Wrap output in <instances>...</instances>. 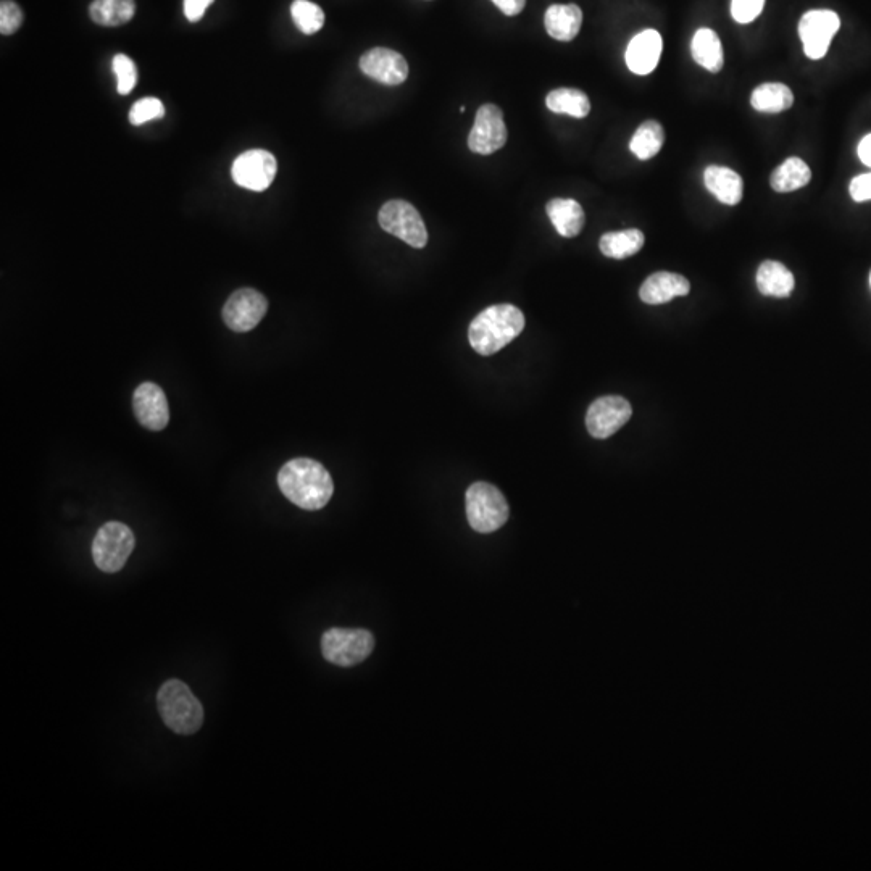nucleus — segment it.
Segmentation results:
<instances>
[{"label": "nucleus", "instance_id": "cd10ccee", "mask_svg": "<svg viewBox=\"0 0 871 871\" xmlns=\"http://www.w3.org/2000/svg\"><path fill=\"white\" fill-rule=\"evenodd\" d=\"M294 25L304 34H315L325 25V13L309 0H294L291 5Z\"/></svg>", "mask_w": 871, "mask_h": 871}, {"label": "nucleus", "instance_id": "7ed1b4c3", "mask_svg": "<svg viewBox=\"0 0 871 871\" xmlns=\"http://www.w3.org/2000/svg\"><path fill=\"white\" fill-rule=\"evenodd\" d=\"M160 717L163 723L176 734L197 733L204 723V709L188 684L180 680H168L160 686L157 694Z\"/></svg>", "mask_w": 871, "mask_h": 871}, {"label": "nucleus", "instance_id": "4468645a", "mask_svg": "<svg viewBox=\"0 0 871 871\" xmlns=\"http://www.w3.org/2000/svg\"><path fill=\"white\" fill-rule=\"evenodd\" d=\"M134 415L144 428L162 431L170 421L167 396L155 383H142L133 396Z\"/></svg>", "mask_w": 871, "mask_h": 871}, {"label": "nucleus", "instance_id": "72a5a7b5", "mask_svg": "<svg viewBox=\"0 0 871 871\" xmlns=\"http://www.w3.org/2000/svg\"><path fill=\"white\" fill-rule=\"evenodd\" d=\"M213 2L215 0H184V15L191 23H196L204 17L205 10L209 9Z\"/></svg>", "mask_w": 871, "mask_h": 871}, {"label": "nucleus", "instance_id": "5701e85b", "mask_svg": "<svg viewBox=\"0 0 871 871\" xmlns=\"http://www.w3.org/2000/svg\"><path fill=\"white\" fill-rule=\"evenodd\" d=\"M812 180V170L804 160L791 157L771 173L770 184L773 191L792 192L804 188Z\"/></svg>", "mask_w": 871, "mask_h": 871}, {"label": "nucleus", "instance_id": "20e7f679", "mask_svg": "<svg viewBox=\"0 0 871 871\" xmlns=\"http://www.w3.org/2000/svg\"><path fill=\"white\" fill-rule=\"evenodd\" d=\"M465 501H467L468 523L478 533H494L509 520L510 509L507 499L492 484L484 481L471 484Z\"/></svg>", "mask_w": 871, "mask_h": 871}, {"label": "nucleus", "instance_id": "473e14b6", "mask_svg": "<svg viewBox=\"0 0 871 871\" xmlns=\"http://www.w3.org/2000/svg\"><path fill=\"white\" fill-rule=\"evenodd\" d=\"M849 192L855 202L871 201V173L855 176L849 186Z\"/></svg>", "mask_w": 871, "mask_h": 871}, {"label": "nucleus", "instance_id": "0eeeda50", "mask_svg": "<svg viewBox=\"0 0 871 871\" xmlns=\"http://www.w3.org/2000/svg\"><path fill=\"white\" fill-rule=\"evenodd\" d=\"M378 220L386 233L402 239L415 249H423L428 242L425 221L409 202L399 201V199L386 202L381 207Z\"/></svg>", "mask_w": 871, "mask_h": 871}, {"label": "nucleus", "instance_id": "6ab92c4d", "mask_svg": "<svg viewBox=\"0 0 871 871\" xmlns=\"http://www.w3.org/2000/svg\"><path fill=\"white\" fill-rule=\"evenodd\" d=\"M547 215L554 223L555 230L563 238H575L583 231L584 210L573 199H552L546 207Z\"/></svg>", "mask_w": 871, "mask_h": 871}, {"label": "nucleus", "instance_id": "6e6552de", "mask_svg": "<svg viewBox=\"0 0 871 871\" xmlns=\"http://www.w3.org/2000/svg\"><path fill=\"white\" fill-rule=\"evenodd\" d=\"M841 28L839 15L833 10H810L799 23V36L809 59L820 60L830 51L831 41Z\"/></svg>", "mask_w": 871, "mask_h": 871}, {"label": "nucleus", "instance_id": "f704fd0d", "mask_svg": "<svg viewBox=\"0 0 871 871\" xmlns=\"http://www.w3.org/2000/svg\"><path fill=\"white\" fill-rule=\"evenodd\" d=\"M507 17H515L525 9L526 0H491Z\"/></svg>", "mask_w": 871, "mask_h": 871}, {"label": "nucleus", "instance_id": "bb28decb", "mask_svg": "<svg viewBox=\"0 0 871 871\" xmlns=\"http://www.w3.org/2000/svg\"><path fill=\"white\" fill-rule=\"evenodd\" d=\"M665 142V131L659 121H644L630 142V149L639 160H649L659 154Z\"/></svg>", "mask_w": 871, "mask_h": 871}, {"label": "nucleus", "instance_id": "412c9836", "mask_svg": "<svg viewBox=\"0 0 871 871\" xmlns=\"http://www.w3.org/2000/svg\"><path fill=\"white\" fill-rule=\"evenodd\" d=\"M692 59L710 73H718L725 65L723 46L715 31L702 28L694 34L691 42Z\"/></svg>", "mask_w": 871, "mask_h": 871}, {"label": "nucleus", "instance_id": "a878e982", "mask_svg": "<svg viewBox=\"0 0 871 871\" xmlns=\"http://www.w3.org/2000/svg\"><path fill=\"white\" fill-rule=\"evenodd\" d=\"M546 105L551 112L565 113L575 118L588 117L591 112L589 97L580 89H555L546 97Z\"/></svg>", "mask_w": 871, "mask_h": 871}, {"label": "nucleus", "instance_id": "9d476101", "mask_svg": "<svg viewBox=\"0 0 871 871\" xmlns=\"http://www.w3.org/2000/svg\"><path fill=\"white\" fill-rule=\"evenodd\" d=\"M278 163L275 155L262 149H254L239 155L234 160L231 176L234 183L249 191L262 192L275 181Z\"/></svg>", "mask_w": 871, "mask_h": 871}, {"label": "nucleus", "instance_id": "ddd939ff", "mask_svg": "<svg viewBox=\"0 0 871 871\" xmlns=\"http://www.w3.org/2000/svg\"><path fill=\"white\" fill-rule=\"evenodd\" d=\"M360 70L378 83L397 86L409 78V63L399 52L375 47L365 52L360 59Z\"/></svg>", "mask_w": 871, "mask_h": 871}, {"label": "nucleus", "instance_id": "aec40b11", "mask_svg": "<svg viewBox=\"0 0 871 871\" xmlns=\"http://www.w3.org/2000/svg\"><path fill=\"white\" fill-rule=\"evenodd\" d=\"M796 286L794 275L783 263L767 260L757 270V288L763 296L783 297L791 296L792 289Z\"/></svg>", "mask_w": 871, "mask_h": 871}, {"label": "nucleus", "instance_id": "b1692460", "mask_svg": "<svg viewBox=\"0 0 871 871\" xmlns=\"http://www.w3.org/2000/svg\"><path fill=\"white\" fill-rule=\"evenodd\" d=\"M794 104V94L786 84L765 83L754 89L751 105L757 112L781 113L791 109Z\"/></svg>", "mask_w": 871, "mask_h": 871}, {"label": "nucleus", "instance_id": "4be33fe9", "mask_svg": "<svg viewBox=\"0 0 871 871\" xmlns=\"http://www.w3.org/2000/svg\"><path fill=\"white\" fill-rule=\"evenodd\" d=\"M644 233L636 228L605 233L599 242L602 254L609 259L623 260L638 254L644 247Z\"/></svg>", "mask_w": 871, "mask_h": 871}, {"label": "nucleus", "instance_id": "2eb2a0df", "mask_svg": "<svg viewBox=\"0 0 871 871\" xmlns=\"http://www.w3.org/2000/svg\"><path fill=\"white\" fill-rule=\"evenodd\" d=\"M662 49L663 41L659 31H642L628 44L626 65L636 75H651L659 65Z\"/></svg>", "mask_w": 871, "mask_h": 871}, {"label": "nucleus", "instance_id": "f8f14e48", "mask_svg": "<svg viewBox=\"0 0 871 871\" xmlns=\"http://www.w3.org/2000/svg\"><path fill=\"white\" fill-rule=\"evenodd\" d=\"M505 142H507V126L504 123V113L497 105H483L476 113L475 125L468 136L470 151L475 154L491 155L502 149Z\"/></svg>", "mask_w": 871, "mask_h": 871}, {"label": "nucleus", "instance_id": "c85d7f7f", "mask_svg": "<svg viewBox=\"0 0 871 871\" xmlns=\"http://www.w3.org/2000/svg\"><path fill=\"white\" fill-rule=\"evenodd\" d=\"M112 68L113 73L117 76L118 94H121V96L130 94L136 83H138V68L134 65L133 60L128 55H115L113 57Z\"/></svg>", "mask_w": 871, "mask_h": 871}, {"label": "nucleus", "instance_id": "9b49d317", "mask_svg": "<svg viewBox=\"0 0 871 871\" xmlns=\"http://www.w3.org/2000/svg\"><path fill=\"white\" fill-rule=\"evenodd\" d=\"M633 415L625 397L604 396L592 402L586 413V428L592 438L607 439L621 430Z\"/></svg>", "mask_w": 871, "mask_h": 871}, {"label": "nucleus", "instance_id": "dca6fc26", "mask_svg": "<svg viewBox=\"0 0 871 871\" xmlns=\"http://www.w3.org/2000/svg\"><path fill=\"white\" fill-rule=\"evenodd\" d=\"M689 291H691V284L684 276L670 271H657L642 283L639 297L646 304L660 305L667 304L675 297L688 296Z\"/></svg>", "mask_w": 871, "mask_h": 871}, {"label": "nucleus", "instance_id": "423d86ee", "mask_svg": "<svg viewBox=\"0 0 871 871\" xmlns=\"http://www.w3.org/2000/svg\"><path fill=\"white\" fill-rule=\"evenodd\" d=\"M375 638L367 630L331 628L321 638V654L338 667H355L370 657Z\"/></svg>", "mask_w": 871, "mask_h": 871}, {"label": "nucleus", "instance_id": "39448f33", "mask_svg": "<svg viewBox=\"0 0 871 871\" xmlns=\"http://www.w3.org/2000/svg\"><path fill=\"white\" fill-rule=\"evenodd\" d=\"M136 538L130 526L120 521H109L97 531L92 542V559L99 570L117 573L125 567L133 554Z\"/></svg>", "mask_w": 871, "mask_h": 871}, {"label": "nucleus", "instance_id": "f257e3e1", "mask_svg": "<svg viewBox=\"0 0 871 871\" xmlns=\"http://www.w3.org/2000/svg\"><path fill=\"white\" fill-rule=\"evenodd\" d=\"M278 486L284 497L304 510H320L331 501L333 478L320 462L294 459L278 473Z\"/></svg>", "mask_w": 871, "mask_h": 871}, {"label": "nucleus", "instance_id": "f3484780", "mask_svg": "<svg viewBox=\"0 0 871 871\" xmlns=\"http://www.w3.org/2000/svg\"><path fill=\"white\" fill-rule=\"evenodd\" d=\"M705 188L717 197L721 204L738 205L744 194V181L731 168L710 165L704 173Z\"/></svg>", "mask_w": 871, "mask_h": 871}, {"label": "nucleus", "instance_id": "2f4dec72", "mask_svg": "<svg viewBox=\"0 0 871 871\" xmlns=\"http://www.w3.org/2000/svg\"><path fill=\"white\" fill-rule=\"evenodd\" d=\"M23 23V12L12 0H2L0 4V33L9 36Z\"/></svg>", "mask_w": 871, "mask_h": 871}, {"label": "nucleus", "instance_id": "c756f323", "mask_svg": "<svg viewBox=\"0 0 871 871\" xmlns=\"http://www.w3.org/2000/svg\"><path fill=\"white\" fill-rule=\"evenodd\" d=\"M163 115H165V107L162 101L155 97H144L131 107L130 121L131 125L141 126L147 121L159 120Z\"/></svg>", "mask_w": 871, "mask_h": 871}, {"label": "nucleus", "instance_id": "a211bd4d", "mask_svg": "<svg viewBox=\"0 0 871 871\" xmlns=\"http://www.w3.org/2000/svg\"><path fill=\"white\" fill-rule=\"evenodd\" d=\"M547 33L557 41L570 42L580 33L583 12L575 4L551 5L544 17Z\"/></svg>", "mask_w": 871, "mask_h": 871}, {"label": "nucleus", "instance_id": "e433bc0d", "mask_svg": "<svg viewBox=\"0 0 871 871\" xmlns=\"http://www.w3.org/2000/svg\"><path fill=\"white\" fill-rule=\"evenodd\" d=\"M870 286H871V275H870Z\"/></svg>", "mask_w": 871, "mask_h": 871}, {"label": "nucleus", "instance_id": "f03ea898", "mask_svg": "<svg viewBox=\"0 0 871 871\" xmlns=\"http://www.w3.org/2000/svg\"><path fill=\"white\" fill-rule=\"evenodd\" d=\"M525 323V315L515 305H492L471 321L468 339L478 354L489 357L518 338Z\"/></svg>", "mask_w": 871, "mask_h": 871}, {"label": "nucleus", "instance_id": "393cba45", "mask_svg": "<svg viewBox=\"0 0 871 871\" xmlns=\"http://www.w3.org/2000/svg\"><path fill=\"white\" fill-rule=\"evenodd\" d=\"M136 13L134 0H94L89 7L91 20L101 26L126 25Z\"/></svg>", "mask_w": 871, "mask_h": 871}, {"label": "nucleus", "instance_id": "7c9ffc66", "mask_svg": "<svg viewBox=\"0 0 871 871\" xmlns=\"http://www.w3.org/2000/svg\"><path fill=\"white\" fill-rule=\"evenodd\" d=\"M763 7L765 0H731V15L741 25H747L759 17Z\"/></svg>", "mask_w": 871, "mask_h": 871}, {"label": "nucleus", "instance_id": "c9c22d12", "mask_svg": "<svg viewBox=\"0 0 871 871\" xmlns=\"http://www.w3.org/2000/svg\"><path fill=\"white\" fill-rule=\"evenodd\" d=\"M859 157L867 167L871 168V134L865 136L859 144Z\"/></svg>", "mask_w": 871, "mask_h": 871}, {"label": "nucleus", "instance_id": "1a4fd4ad", "mask_svg": "<svg viewBox=\"0 0 871 871\" xmlns=\"http://www.w3.org/2000/svg\"><path fill=\"white\" fill-rule=\"evenodd\" d=\"M267 310L268 302L263 294L255 289L244 288L231 294L221 315L231 331L247 333L259 325Z\"/></svg>", "mask_w": 871, "mask_h": 871}]
</instances>
